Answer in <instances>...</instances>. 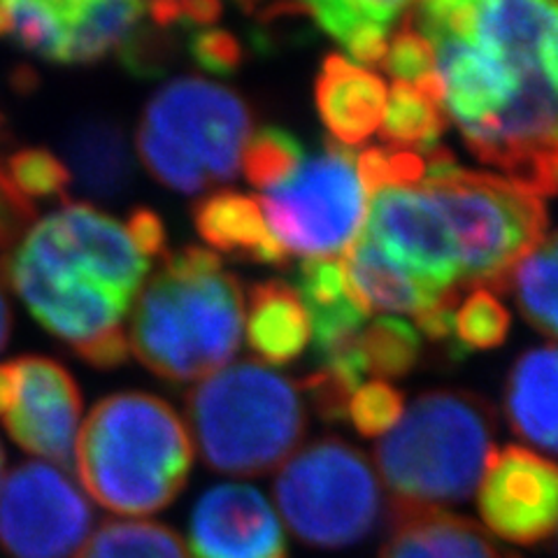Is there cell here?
Segmentation results:
<instances>
[{
	"mask_svg": "<svg viewBox=\"0 0 558 558\" xmlns=\"http://www.w3.org/2000/svg\"><path fill=\"white\" fill-rule=\"evenodd\" d=\"M244 299L238 277L203 247L166 254L133 307L129 347L161 379L201 381L238 354Z\"/></svg>",
	"mask_w": 558,
	"mask_h": 558,
	"instance_id": "obj_1",
	"label": "cell"
},
{
	"mask_svg": "<svg viewBox=\"0 0 558 558\" xmlns=\"http://www.w3.org/2000/svg\"><path fill=\"white\" fill-rule=\"evenodd\" d=\"M194 457L189 426L168 400L124 391L94 405L80 426L73 461L100 508L145 517L180 498Z\"/></svg>",
	"mask_w": 558,
	"mask_h": 558,
	"instance_id": "obj_2",
	"label": "cell"
},
{
	"mask_svg": "<svg viewBox=\"0 0 558 558\" xmlns=\"http://www.w3.org/2000/svg\"><path fill=\"white\" fill-rule=\"evenodd\" d=\"M486 398L438 389L418 396L375 447V473L393 508L447 510L473 498L496 451Z\"/></svg>",
	"mask_w": 558,
	"mask_h": 558,
	"instance_id": "obj_3",
	"label": "cell"
},
{
	"mask_svg": "<svg viewBox=\"0 0 558 558\" xmlns=\"http://www.w3.org/2000/svg\"><path fill=\"white\" fill-rule=\"evenodd\" d=\"M186 416L205 465L231 477L272 473L307 433L299 384L254 361L201 379L186 396Z\"/></svg>",
	"mask_w": 558,
	"mask_h": 558,
	"instance_id": "obj_4",
	"label": "cell"
},
{
	"mask_svg": "<svg viewBox=\"0 0 558 558\" xmlns=\"http://www.w3.org/2000/svg\"><path fill=\"white\" fill-rule=\"evenodd\" d=\"M422 156L426 172L418 186L438 207L453 238L461 287L502 291L517 260L549 233L545 201L500 174L461 168L442 147Z\"/></svg>",
	"mask_w": 558,
	"mask_h": 558,
	"instance_id": "obj_5",
	"label": "cell"
},
{
	"mask_svg": "<svg viewBox=\"0 0 558 558\" xmlns=\"http://www.w3.org/2000/svg\"><path fill=\"white\" fill-rule=\"evenodd\" d=\"M5 272L33 317L84 363L98 371L126 363L131 347L121 319L129 307L73 264L47 217L16 244Z\"/></svg>",
	"mask_w": 558,
	"mask_h": 558,
	"instance_id": "obj_6",
	"label": "cell"
},
{
	"mask_svg": "<svg viewBox=\"0 0 558 558\" xmlns=\"http://www.w3.org/2000/svg\"><path fill=\"white\" fill-rule=\"evenodd\" d=\"M272 496L289 531L317 549L354 547L387 514L375 465L338 435L295 449L279 465Z\"/></svg>",
	"mask_w": 558,
	"mask_h": 558,
	"instance_id": "obj_7",
	"label": "cell"
},
{
	"mask_svg": "<svg viewBox=\"0 0 558 558\" xmlns=\"http://www.w3.org/2000/svg\"><path fill=\"white\" fill-rule=\"evenodd\" d=\"M258 207L282 250L307 258L344 252L361 233L365 191L356 174V154L326 143L289 180L264 191Z\"/></svg>",
	"mask_w": 558,
	"mask_h": 558,
	"instance_id": "obj_8",
	"label": "cell"
},
{
	"mask_svg": "<svg viewBox=\"0 0 558 558\" xmlns=\"http://www.w3.org/2000/svg\"><path fill=\"white\" fill-rule=\"evenodd\" d=\"M140 129L161 137L213 184L231 182L252 133V112L221 84L172 80L145 108Z\"/></svg>",
	"mask_w": 558,
	"mask_h": 558,
	"instance_id": "obj_9",
	"label": "cell"
},
{
	"mask_svg": "<svg viewBox=\"0 0 558 558\" xmlns=\"http://www.w3.org/2000/svg\"><path fill=\"white\" fill-rule=\"evenodd\" d=\"M8 35L59 65L108 59L143 26L145 0H0Z\"/></svg>",
	"mask_w": 558,
	"mask_h": 558,
	"instance_id": "obj_10",
	"label": "cell"
},
{
	"mask_svg": "<svg viewBox=\"0 0 558 558\" xmlns=\"http://www.w3.org/2000/svg\"><path fill=\"white\" fill-rule=\"evenodd\" d=\"M92 526L89 500L57 465L26 461L0 484V547L12 558H70Z\"/></svg>",
	"mask_w": 558,
	"mask_h": 558,
	"instance_id": "obj_11",
	"label": "cell"
},
{
	"mask_svg": "<svg viewBox=\"0 0 558 558\" xmlns=\"http://www.w3.org/2000/svg\"><path fill=\"white\" fill-rule=\"evenodd\" d=\"M488 535L521 547L549 545L558 521V475L551 459L529 447L496 449L477 484Z\"/></svg>",
	"mask_w": 558,
	"mask_h": 558,
	"instance_id": "obj_12",
	"label": "cell"
},
{
	"mask_svg": "<svg viewBox=\"0 0 558 558\" xmlns=\"http://www.w3.org/2000/svg\"><path fill=\"white\" fill-rule=\"evenodd\" d=\"M365 235L428 291L461 295L453 238L422 186L377 191Z\"/></svg>",
	"mask_w": 558,
	"mask_h": 558,
	"instance_id": "obj_13",
	"label": "cell"
},
{
	"mask_svg": "<svg viewBox=\"0 0 558 558\" xmlns=\"http://www.w3.org/2000/svg\"><path fill=\"white\" fill-rule=\"evenodd\" d=\"M14 363V393L0 422L24 451L43 463L70 468L82 422L77 381L54 359L24 356Z\"/></svg>",
	"mask_w": 558,
	"mask_h": 558,
	"instance_id": "obj_14",
	"label": "cell"
},
{
	"mask_svg": "<svg viewBox=\"0 0 558 558\" xmlns=\"http://www.w3.org/2000/svg\"><path fill=\"white\" fill-rule=\"evenodd\" d=\"M189 558H289V543L266 496L231 482L198 498L189 521Z\"/></svg>",
	"mask_w": 558,
	"mask_h": 558,
	"instance_id": "obj_15",
	"label": "cell"
},
{
	"mask_svg": "<svg viewBox=\"0 0 558 558\" xmlns=\"http://www.w3.org/2000/svg\"><path fill=\"white\" fill-rule=\"evenodd\" d=\"M47 219L73 264L131 307L149 272V260L133 247L126 231L100 209L82 203H65Z\"/></svg>",
	"mask_w": 558,
	"mask_h": 558,
	"instance_id": "obj_16",
	"label": "cell"
},
{
	"mask_svg": "<svg viewBox=\"0 0 558 558\" xmlns=\"http://www.w3.org/2000/svg\"><path fill=\"white\" fill-rule=\"evenodd\" d=\"M426 40L435 51V73L442 82L445 110L457 121L461 133L500 117L510 108L521 82L531 77H519L496 57L453 35L435 33Z\"/></svg>",
	"mask_w": 558,
	"mask_h": 558,
	"instance_id": "obj_17",
	"label": "cell"
},
{
	"mask_svg": "<svg viewBox=\"0 0 558 558\" xmlns=\"http://www.w3.org/2000/svg\"><path fill=\"white\" fill-rule=\"evenodd\" d=\"M389 533L377 558H521L473 519L447 510L387 508Z\"/></svg>",
	"mask_w": 558,
	"mask_h": 558,
	"instance_id": "obj_18",
	"label": "cell"
},
{
	"mask_svg": "<svg viewBox=\"0 0 558 558\" xmlns=\"http://www.w3.org/2000/svg\"><path fill=\"white\" fill-rule=\"evenodd\" d=\"M291 289L305 307L314 352L322 363L352 347L371 317L349 291L342 260L333 256L305 258Z\"/></svg>",
	"mask_w": 558,
	"mask_h": 558,
	"instance_id": "obj_19",
	"label": "cell"
},
{
	"mask_svg": "<svg viewBox=\"0 0 558 558\" xmlns=\"http://www.w3.org/2000/svg\"><path fill=\"white\" fill-rule=\"evenodd\" d=\"M314 102L330 133L344 145H359L381 124L387 86L371 70L330 54L314 82Z\"/></svg>",
	"mask_w": 558,
	"mask_h": 558,
	"instance_id": "obj_20",
	"label": "cell"
},
{
	"mask_svg": "<svg viewBox=\"0 0 558 558\" xmlns=\"http://www.w3.org/2000/svg\"><path fill=\"white\" fill-rule=\"evenodd\" d=\"M70 180L98 201L119 198L131 186L133 159L129 140L108 117H82L63 137Z\"/></svg>",
	"mask_w": 558,
	"mask_h": 558,
	"instance_id": "obj_21",
	"label": "cell"
},
{
	"mask_svg": "<svg viewBox=\"0 0 558 558\" xmlns=\"http://www.w3.org/2000/svg\"><path fill=\"white\" fill-rule=\"evenodd\" d=\"M502 408L512 433L537 453L551 457L556 451V349L551 342L517 359L505 381Z\"/></svg>",
	"mask_w": 558,
	"mask_h": 558,
	"instance_id": "obj_22",
	"label": "cell"
},
{
	"mask_svg": "<svg viewBox=\"0 0 558 558\" xmlns=\"http://www.w3.org/2000/svg\"><path fill=\"white\" fill-rule=\"evenodd\" d=\"M342 270L347 287L365 312H403L418 314L438 305L445 299L459 295H438L412 279L403 268L384 254L377 244L361 231L344 250Z\"/></svg>",
	"mask_w": 558,
	"mask_h": 558,
	"instance_id": "obj_23",
	"label": "cell"
},
{
	"mask_svg": "<svg viewBox=\"0 0 558 558\" xmlns=\"http://www.w3.org/2000/svg\"><path fill=\"white\" fill-rule=\"evenodd\" d=\"M194 223L201 238L219 252L268 266H284L289 260L282 244L272 238L256 198L219 191L196 203Z\"/></svg>",
	"mask_w": 558,
	"mask_h": 558,
	"instance_id": "obj_24",
	"label": "cell"
},
{
	"mask_svg": "<svg viewBox=\"0 0 558 558\" xmlns=\"http://www.w3.org/2000/svg\"><path fill=\"white\" fill-rule=\"evenodd\" d=\"M359 63H379L389 31L412 0H291Z\"/></svg>",
	"mask_w": 558,
	"mask_h": 558,
	"instance_id": "obj_25",
	"label": "cell"
},
{
	"mask_svg": "<svg viewBox=\"0 0 558 558\" xmlns=\"http://www.w3.org/2000/svg\"><path fill=\"white\" fill-rule=\"evenodd\" d=\"M247 340L254 352L272 365H287L303 354L310 340V322L289 284L270 279L252 287Z\"/></svg>",
	"mask_w": 558,
	"mask_h": 558,
	"instance_id": "obj_26",
	"label": "cell"
},
{
	"mask_svg": "<svg viewBox=\"0 0 558 558\" xmlns=\"http://www.w3.org/2000/svg\"><path fill=\"white\" fill-rule=\"evenodd\" d=\"M381 140L389 147L426 154L447 131L445 92L438 73L418 84L396 82L381 114Z\"/></svg>",
	"mask_w": 558,
	"mask_h": 558,
	"instance_id": "obj_27",
	"label": "cell"
},
{
	"mask_svg": "<svg viewBox=\"0 0 558 558\" xmlns=\"http://www.w3.org/2000/svg\"><path fill=\"white\" fill-rule=\"evenodd\" d=\"M556 235L547 233L517 260L502 282V289L514 291L526 322L549 340L556 336Z\"/></svg>",
	"mask_w": 558,
	"mask_h": 558,
	"instance_id": "obj_28",
	"label": "cell"
},
{
	"mask_svg": "<svg viewBox=\"0 0 558 558\" xmlns=\"http://www.w3.org/2000/svg\"><path fill=\"white\" fill-rule=\"evenodd\" d=\"M75 558H189V551L166 523L110 519L84 539Z\"/></svg>",
	"mask_w": 558,
	"mask_h": 558,
	"instance_id": "obj_29",
	"label": "cell"
},
{
	"mask_svg": "<svg viewBox=\"0 0 558 558\" xmlns=\"http://www.w3.org/2000/svg\"><path fill=\"white\" fill-rule=\"evenodd\" d=\"M365 375L405 377L422 356V336L410 322L398 317H377L363 326L356 340Z\"/></svg>",
	"mask_w": 558,
	"mask_h": 558,
	"instance_id": "obj_30",
	"label": "cell"
},
{
	"mask_svg": "<svg viewBox=\"0 0 558 558\" xmlns=\"http://www.w3.org/2000/svg\"><path fill=\"white\" fill-rule=\"evenodd\" d=\"M303 161L301 140L277 126H264L250 135L240 159L247 182L264 191L289 180Z\"/></svg>",
	"mask_w": 558,
	"mask_h": 558,
	"instance_id": "obj_31",
	"label": "cell"
},
{
	"mask_svg": "<svg viewBox=\"0 0 558 558\" xmlns=\"http://www.w3.org/2000/svg\"><path fill=\"white\" fill-rule=\"evenodd\" d=\"M12 194L35 209V203L47 198H65L70 186V172L57 154L49 149L26 147L16 149L0 166Z\"/></svg>",
	"mask_w": 558,
	"mask_h": 558,
	"instance_id": "obj_32",
	"label": "cell"
},
{
	"mask_svg": "<svg viewBox=\"0 0 558 558\" xmlns=\"http://www.w3.org/2000/svg\"><path fill=\"white\" fill-rule=\"evenodd\" d=\"M510 312L488 289H475L453 312V338L465 354L496 349L510 333Z\"/></svg>",
	"mask_w": 558,
	"mask_h": 558,
	"instance_id": "obj_33",
	"label": "cell"
},
{
	"mask_svg": "<svg viewBox=\"0 0 558 558\" xmlns=\"http://www.w3.org/2000/svg\"><path fill=\"white\" fill-rule=\"evenodd\" d=\"M426 163L424 156L396 147H365L356 156V174L363 191L377 194L381 189L414 186L424 180Z\"/></svg>",
	"mask_w": 558,
	"mask_h": 558,
	"instance_id": "obj_34",
	"label": "cell"
},
{
	"mask_svg": "<svg viewBox=\"0 0 558 558\" xmlns=\"http://www.w3.org/2000/svg\"><path fill=\"white\" fill-rule=\"evenodd\" d=\"M405 412V398L389 381L361 384L349 400L347 416L363 438H381L387 435Z\"/></svg>",
	"mask_w": 558,
	"mask_h": 558,
	"instance_id": "obj_35",
	"label": "cell"
},
{
	"mask_svg": "<svg viewBox=\"0 0 558 558\" xmlns=\"http://www.w3.org/2000/svg\"><path fill=\"white\" fill-rule=\"evenodd\" d=\"M379 63L389 75L405 84H418L435 75L433 45L416 31L408 14L403 24L391 35V40H387V49H384Z\"/></svg>",
	"mask_w": 558,
	"mask_h": 558,
	"instance_id": "obj_36",
	"label": "cell"
},
{
	"mask_svg": "<svg viewBox=\"0 0 558 558\" xmlns=\"http://www.w3.org/2000/svg\"><path fill=\"white\" fill-rule=\"evenodd\" d=\"M189 57L198 63L209 75H235L242 61L244 49L240 38L223 28H196L189 38Z\"/></svg>",
	"mask_w": 558,
	"mask_h": 558,
	"instance_id": "obj_37",
	"label": "cell"
},
{
	"mask_svg": "<svg viewBox=\"0 0 558 558\" xmlns=\"http://www.w3.org/2000/svg\"><path fill=\"white\" fill-rule=\"evenodd\" d=\"M303 391L310 396L314 412H317L324 422L338 424L347 418L349 400H352L356 389L336 373L319 368L303 381Z\"/></svg>",
	"mask_w": 558,
	"mask_h": 558,
	"instance_id": "obj_38",
	"label": "cell"
},
{
	"mask_svg": "<svg viewBox=\"0 0 558 558\" xmlns=\"http://www.w3.org/2000/svg\"><path fill=\"white\" fill-rule=\"evenodd\" d=\"M124 231L131 238L133 247L147 260L154 256H166V226L151 209L137 207L129 217V226Z\"/></svg>",
	"mask_w": 558,
	"mask_h": 558,
	"instance_id": "obj_39",
	"label": "cell"
},
{
	"mask_svg": "<svg viewBox=\"0 0 558 558\" xmlns=\"http://www.w3.org/2000/svg\"><path fill=\"white\" fill-rule=\"evenodd\" d=\"M14 384H16V363L8 361L0 363V416L5 414L12 393H14Z\"/></svg>",
	"mask_w": 558,
	"mask_h": 558,
	"instance_id": "obj_40",
	"label": "cell"
},
{
	"mask_svg": "<svg viewBox=\"0 0 558 558\" xmlns=\"http://www.w3.org/2000/svg\"><path fill=\"white\" fill-rule=\"evenodd\" d=\"M12 333V310L5 299L3 289H0V352H3Z\"/></svg>",
	"mask_w": 558,
	"mask_h": 558,
	"instance_id": "obj_41",
	"label": "cell"
},
{
	"mask_svg": "<svg viewBox=\"0 0 558 558\" xmlns=\"http://www.w3.org/2000/svg\"><path fill=\"white\" fill-rule=\"evenodd\" d=\"M0 38H8V22H5L3 8H0Z\"/></svg>",
	"mask_w": 558,
	"mask_h": 558,
	"instance_id": "obj_42",
	"label": "cell"
},
{
	"mask_svg": "<svg viewBox=\"0 0 558 558\" xmlns=\"http://www.w3.org/2000/svg\"><path fill=\"white\" fill-rule=\"evenodd\" d=\"M3 468H5V451H3V445H0V475H3Z\"/></svg>",
	"mask_w": 558,
	"mask_h": 558,
	"instance_id": "obj_43",
	"label": "cell"
}]
</instances>
